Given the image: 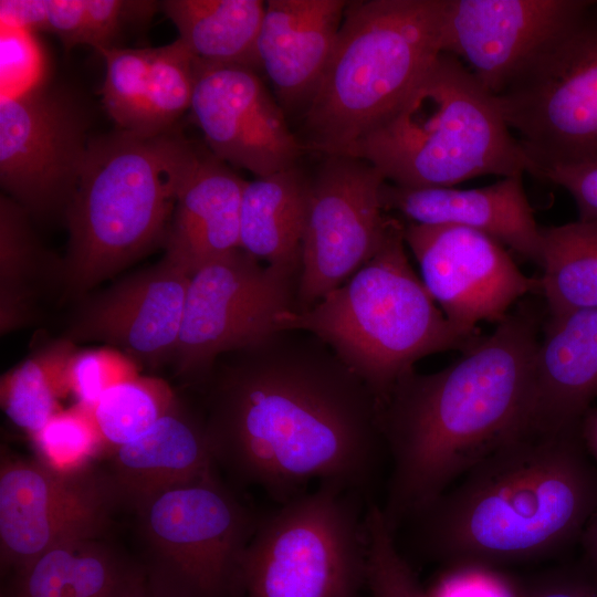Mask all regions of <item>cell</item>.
<instances>
[{"label":"cell","instance_id":"cell-1","mask_svg":"<svg viewBox=\"0 0 597 597\" xmlns=\"http://www.w3.org/2000/svg\"><path fill=\"white\" fill-rule=\"evenodd\" d=\"M205 386L217 467L280 504L312 480L368 496L385 448L371 390L317 336L280 331L220 356Z\"/></svg>","mask_w":597,"mask_h":597},{"label":"cell","instance_id":"cell-2","mask_svg":"<svg viewBox=\"0 0 597 597\" xmlns=\"http://www.w3.org/2000/svg\"><path fill=\"white\" fill-rule=\"evenodd\" d=\"M537 308L524 302L449 366L405 374L379 406L390 458L385 503L396 533L464 473L530 431Z\"/></svg>","mask_w":597,"mask_h":597},{"label":"cell","instance_id":"cell-3","mask_svg":"<svg viewBox=\"0 0 597 597\" xmlns=\"http://www.w3.org/2000/svg\"><path fill=\"white\" fill-rule=\"evenodd\" d=\"M596 510L597 467L578 426L516 437L408 523L426 556L453 569H491L558 554Z\"/></svg>","mask_w":597,"mask_h":597},{"label":"cell","instance_id":"cell-4","mask_svg":"<svg viewBox=\"0 0 597 597\" xmlns=\"http://www.w3.org/2000/svg\"><path fill=\"white\" fill-rule=\"evenodd\" d=\"M199 149L174 127L91 139L64 210L69 230L62 283L81 296L165 241L179 188Z\"/></svg>","mask_w":597,"mask_h":597},{"label":"cell","instance_id":"cell-5","mask_svg":"<svg viewBox=\"0 0 597 597\" xmlns=\"http://www.w3.org/2000/svg\"><path fill=\"white\" fill-rule=\"evenodd\" d=\"M405 224L390 217L385 238L346 282L304 311L279 315V331L311 333L356 373L380 406L417 360L464 350L481 334L455 328L413 271Z\"/></svg>","mask_w":597,"mask_h":597},{"label":"cell","instance_id":"cell-6","mask_svg":"<svg viewBox=\"0 0 597 597\" xmlns=\"http://www.w3.org/2000/svg\"><path fill=\"white\" fill-rule=\"evenodd\" d=\"M510 130L495 96L462 61L441 52L401 104L347 156L407 188L453 187L525 171L536 177L535 164Z\"/></svg>","mask_w":597,"mask_h":597},{"label":"cell","instance_id":"cell-7","mask_svg":"<svg viewBox=\"0 0 597 597\" xmlns=\"http://www.w3.org/2000/svg\"><path fill=\"white\" fill-rule=\"evenodd\" d=\"M447 0L349 1L303 115V146L347 156L390 115L441 51Z\"/></svg>","mask_w":597,"mask_h":597},{"label":"cell","instance_id":"cell-8","mask_svg":"<svg viewBox=\"0 0 597 597\" xmlns=\"http://www.w3.org/2000/svg\"><path fill=\"white\" fill-rule=\"evenodd\" d=\"M363 499L320 482L261 514L243 557L239 597H359L368 549Z\"/></svg>","mask_w":597,"mask_h":597},{"label":"cell","instance_id":"cell-9","mask_svg":"<svg viewBox=\"0 0 597 597\" xmlns=\"http://www.w3.org/2000/svg\"><path fill=\"white\" fill-rule=\"evenodd\" d=\"M142 566L163 597H239L243 557L260 513L217 471L163 491L136 510Z\"/></svg>","mask_w":597,"mask_h":597},{"label":"cell","instance_id":"cell-10","mask_svg":"<svg viewBox=\"0 0 597 597\" xmlns=\"http://www.w3.org/2000/svg\"><path fill=\"white\" fill-rule=\"evenodd\" d=\"M537 168L597 161V2L495 95Z\"/></svg>","mask_w":597,"mask_h":597},{"label":"cell","instance_id":"cell-11","mask_svg":"<svg viewBox=\"0 0 597 597\" xmlns=\"http://www.w3.org/2000/svg\"><path fill=\"white\" fill-rule=\"evenodd\" d=\"M301 269L261 264L238 248L202 265L189 281L176 373L201 383L216 360L280 332L279 315L297 311Z\"/></svg>","mask_w":597,"mask_h":597},{"label":"cell","instance_id":"cell-12","mask_svg":"<svg viewBox=\"0 0 597 597\" xmlns=\"http://www.w3.org/2000/svg\"><path fill=\"white\" fill-rule=\"evenodd\" d=\"M121 503L106 471L59 472L1 450L0 561L11 573L55 545L100 538Z\"/></svg>","mask_w":597,"mask_h":597},{"label":"cell","instance_id":"cell-13","mask_svg":"<svg viewBox=\"0 0 597 597\" xmlns=\"http://www.w3.org/2000/svg\"><path fill=\"white\" fill-rule=\"evenodd\" d=\"M385 181L371 164L345 155L325 156L310 176L297 311L341 286L377 251L390 221L380 200Z\"/></svg>","mask_w":597,"mask_h":597},{"label":"cell","instance_id":"cell-14","mask_svg":"<svg viewBox=\"0 0 597 597\" xmlns=\"http://www.w3.org/2000/svg\"><path fill=\"white\" fill-rule=\"evenodd\" d=\"M84 112L65 93L32 87L2 95L0 181L31 217L65 210L91 139Z\"/></svg>","mask_w":597,"mask_h":597},{"label":"cell","instance_id":"cell-15","mask_svg":"<svg viewBox=\"0 0 597 597\" xmlns=\"http://www.w3.org/2000/svg\"><path fill=\"white\" fill-rule=\"evenodd\" d=\"M428 292L458 329L478 335L481 322H501L540 279L526 276L506 248L493 238L460 226L405 224Z\"/></svg>","mask_w":597,"mask_h":597},{"label":"cell","instance_id":"cell-16","mask_svg":"<svg viewBox=\"0 0 597 597\" xmlns=\"http://www.w3.org/2000/svg\"><path fill=\"white\" fill-rule=\"evenodd\" d=\"M190 111L210 153L256 177L296 166L305 149L250 67L197 59Z\"/></svg>","mask_w":597,"mask_h":597},{"label":"cell","instance_id":"cell-17","mask_svg":"<svg viewBox=\"0 0 597 597\" xmlns=\"http://www.w3.org/2000/svg\"><path fill=\"white\" fill-rule=\"evenodd\" d=\"M590 0H447L441 51L496 95L546 43L573 24Z\"/></svg>","mask_w":597,"mask_h":597},{"label":"cell","instance_id":"cell-18","mask_svg":"<svg viewBox=\"0 0 597 597\" xmlns=\"http://www.w3.org/2000/svg\"><path fill=\"white\" fill-rule=\"evenodd\" d=\"M190 277L164 256L83 302L64 337L103 342L153 367L172 360Z\"/></svg>","mask_w":597,"mask_h":597},{"label":"cell","instance_id":"cell-19","mask_svg":"<svg viewBox=\"0 0 597 597\" xmlns=\"http://www.w3.org/2000/svg\"><path fill=\"white\" fill-rule=\"evenodd\" d=\"M380 200L385 211H396L412 223L469 228L541 263L542 228L526 197L523 174L472 189L407 188L385 181Z\"/></svg>","mask_w":597,"mask_h":597},{"label":"cell","instance_id":"cell-20","mask_svg":"<svg viewBox=\"0 0 597 597\" xmlns=\"http://www.w3.org/2000/svg\"><path fill=\"white\" fill-rule=\"evenodd\" d=\"M259 40L260 71L285 109L306 108L333 54L345 0H269Z\"/></svg>","mask_w":597,"mask_h":597},{"label":"cell","instance_id":"cell-21","mask_svg":"<svg viewBox=\"0 0 597 597\" xmlns=\"http://www.w3.org/2000/svg\"><path fill=\"white\" fill-rule=\"evenodd\" d=\"M597 397V310L549 315L533 368L531 430L575 429Z\"/></svg>","mask_w":597,"mask_h":597},{"label":"cell","instance_id":"cell-22","mask_svg":"<svg viewBox=\"0 0 597 597\" xmlns=\"http://www.w3.org/2000/svg\"><path fill=\"white\" fill-rule=\"evenodd\" d=\"M217 468L203 418L179 400L144 436L114 449L106 472L119 503L136 510L151 496Z\"/></svg>","mask_w":597,"mask_h":597},{"label":"cell","instance_id":"cell-23","mask_svg":"<svg viewBox=\"0 0 597 597\" xmlns=\"http://www.w3.org/2000/svg\"><path fill=\"white\" fill-rule=\"evenodd\" d=\"M245 185L229 165L199 150L178 190L164 256L192 275L209 261L238 249Z\"/></svg>","mask_w":597,"mask_h":597},{"label":"cell","instance_id":"cell-24","mask_svg":"<svg viewBox=\"0 0 597 597\" xmlns=\"http://www.w3.org/2000/svg\"><path fill=\"white\" fill-rule=\"evenodd\" d=\"M310 176L297 165L247 181L239 248L268 264L301 269Z\"/></svg>","mask_w":597,"mask_h":597},{"label":"cell","instance_id":"cell-25","mask_svg":"<svg viewBox=\"0 0 597 597\" xmlns=\"http://www.w3.org/2000/svg\"><path fill=\"white\" fill-rule=\"evenodd\" d=\"M139 567L98 538L73 540L9 573L3 597H117Z\"/></svg>","mask_w":597,"mask_h":597},{"label":"cell","instance_id":"cell-26","mask_svg":"<svg viewBox=\"0 0 597 597\" xmlns=\"http://www.w3.org/2000/svg\"><path fill=\"white\" fill-rule=\"evenodd\" d=\"M265 4L261 0H166L160 7L176 25L178 39L197 59L258 72Z\"/></svg>","mask_w":597,"mask_h":597},{"label":"cell","instance_id":"cell-27","mask_svg":"<svg viewBox=\"0 0 597 597\" xmlns=\"http://www.w3.org/2000/svg\"><path fill=\"white\" fill-rule=\"evenodd\" d=\"M55 262L40 244L30 214L7 195L0 200V331L8 334L31 324L45 285L59 275Z\"/></svg>","mask_w":597,"mask_h":597},{"label":"cell","instance_id":"cell-28","mask_svg":"<svg viewBox=\"0 0 597 597\" xmlns=\"http://www.w3.org/2000/svg\"><path fill=\"white\" fill-rule=\"evenodd\" d=\"M540 291L549 315L597 310V221L542 228Z\"/></svg>","mask_w":597,"mask_h":597},{"label":"cell","instance_id":"cell-29","mask_svg":"<svg viewBox=\"0 0 597 597\" xmlns=\"http://www.w3.org/2000/svg\"><path fill=\"white\" fill-rule=\"evenodd\" d=\"M76 350L65 337L50 342L1 377V408L15 426L33 434L62 410L60 400L71 394L69 366Z\"/></svg>","mask_w":597,"mask_h":597},{"label":"cell","instance_id":"cell-30","mask_svg":"<svg viewBox=\"0 0 597 597\" xmlns=\"http://www.w3.org/2000/svg\"><path fill=\"white\" fill-rule=\"evenodd\" d=\"M178 401L166 380L138 376L105 391L92 412L112 452L144 436Z\"/></svg>","mask_w":597,"mask_h":597},{"label":"cell","instance_id":"cell-31","mask_svg":"<svg viewBox=\"0 0 597 597\" xmlns=\"http://www.w3.org/2000/svg\"><path fill=\"white\" fill-rule=\"evenodd\" d=\"M197 57L177 39L154 48L148 91L140 134H157L171 128L190 109Z\"/></svg>","mask_w":597,"mask_h":597},{"label":"cell","instance_id":"cell-32","mask_svg":"<svg viewBox=\"0 0 597 597\" xmlns=\"http://www.w3.org/2000/svg\"><path fill=\"white\" fill-rule=\"evenodd\" d=\"M38 460L59 472H76L109 451L91 408L75 404L31 434Z\"/></svg>","mask_w":597,"mask_h":597},{"label":"cell","instance_id":"cell-33","mask_svg":"<svg viewBox=\"0 0 597 597\" xmlns=\"http://www.w3.org/2000/svg\"><path fill=\"white\" fill-rule=\"evenodd\" d=\"M154 48H108L98 52L106 63L103 104L121 129L138 133L148 91Z\"/></svg>","mask_w":597,"mask_h":597},{"label":"cell","instance_id":"cell-34","mask_svg":"<svg viewBox=\"0 0 597 597\" xmlns=\"http://www.w3.org/2000/svg\"><path fill=\"white\" fill-rule=\"evenodd\" d=\"M365 521L368 538L366 588L369 597H428L399 551L395 532L380 504L368 503Z\"/></svg>","mask_w":597,"mask_h":597},{"label":"cell","instance_id":"cell-35","mask_svg":"<svg viewBox=\"0 0 597 597\" xmlns=\"http://www.w3.org/2000/svg\"><path fill=\"white\" fill-rule=\"evenodd\" d=\"M138 376V363L118 348L77 349L69 366L70 392L76 404L93 409L109 388Z\"/></svg>","mask_w":597,"mask_h":597},{"label":"cell","instance_id":"cell-36","mask_svg":"<svg viewBox=\"0 0 597 597\" xmlns=\"http://www.w3.org/2000/svg\"><path fill=\"white\" fill-rule=\"evenodd\" d=\"M155 2L122 0H86V30L84 44L97 51L115 48L113 42L123 24L133 17L153 13Z\"/></svg>","mask_w":597,"mask_h":597},{"label":"cell","instance_id":"cell-37","mask_svg":"<svg viewBox=\"0 0 597 597\" xmlns=\"http://www.w3.org/2000/svg\"><path fill=\"white\" fill-rule=\"evenodd\" d=\"M514 589L515 597H597V572L588 565L555 568Z\"/></svg>","mask_w":597,"mask_h":597},{"label":"cell","instance_id":"cell-38","mask_svg":"<svg viewBox=\"0 0 597 597\" xmlns=\"http://www.w3.org/2000/svg\"><path fill=\"white\" fill-rule=\"evenodd\" d=\"M538 178L558 185L572 195L578 220L597 221V161L547 167L541 170Z\"/></svg>","mask_w":597,"mask_h":597},{"label":"cell","instance_id":"cell-39","mask_svg":"<svg viewBox=\"0 0 597 597\" xmlns=\"http://www.w3.org/2000/svg\"><path fill=\"white\" fill-rule=\"evenodd\" d=\"M454 570L428 597H515L514 587L495 576L486 575L489 569Z\"/></svg>","mask_w":597,"mask_h":597},{"label":"cell","instance_id":"cell-40","mask_svg":"<svg viewBox=\"0 0 597 597\" xmlns=\"http://www.w3.org/2000/svg\"><path fill=\"white\" fill-rule=\"evenodd\" d=\"M86 0H48L45 31L54 33L65 50L84 44Z\"/></svg>","mask_w":597,"mask_h":597},{"label":"cell","instance_id":"cell-41","mask_svg":"<svg viewBox=\"0 0 597 597\" xmlns=\"http://www.w3.org/2000/svg\"><path fill=\"white\" fill-rule=\"evenodd\" d=\"M48 0H1L2 22L11 28L45 31Z\"/></svg>","mask_w":597,"mask_h":597},{"label":"cell","instance_id":"cell-42","mask_svg":"<svg viewBox=\"0 0 597 597\" xmlns=\"http://www.w3.org/2000/svg\"><path fill=\"white\" fill-rule=\"evenodd\" d=\"M579 436L588 455L597 467V408L590 407L580 419Z\"/></svg>","mask_w":597,"mask_h":597},{"label":"cell","instance_id":"cell-43","mask_svg":"<svg viewBox=\"0 0 597 597\" xmlns=\"http://www.w3.org/2000/svg\"><path fill=\"white\" fill-rule=\"evenodd\" d=\"M579 542L584 551L586 565L597 572V510L587 522Z\"/></svg>","mask_w":597,"mask_h":597},{"label":"cell","instance_id":"cell-44","mask_svg":"<svg viewBox=\"0 0 597 597\" xmlns=\"http://www.w3.org/2000/svg\"><path fill=\"white\" fill-rule=\"evenodd\" d=\"M117 597H163L148 585L142 566Z\"/></svg>","mask_w":597,"mask_h":597}]
</instances>
